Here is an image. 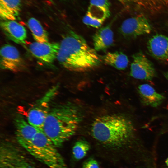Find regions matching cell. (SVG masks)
Masks as SVG:
<instances>
[{
  "mask_svg": "<svg viewBox=\"0 0 168 168\" xmlns=\"http://www.w3.org/2000/svg\"><path fill=\"white\" fill-rule=\"evenodd\" d=\"M152 29L148 19L141 14L125 20L121 25L119 30L124 37L134 38L149 34Z\"/></svg>",
  "mask_w": 168,
  "mask_h": 168,
  "instance_id": "obj_7",
  "label": "cell"
},
{
  "mask_svg": "<svg viewBox=\"0 0 168 168\" xmlns=\"http://www.w3.org/2000/svg\"><path fill=\"white\" fill-rule=\"evenodd\" d=\"M147 48L150 54L157 59L168 61V37L156 34L148 40Z\"/></svg>",
  "mask_w": 168,
  "mask_h": 168,
  "instance_id": "obj_12",
  "label": "cell"
},
{
  "mask_svg": "<svg viewBox=\"0 0 168 168\" xmlns=\"http://www.w3.org/2000/svg\"><path fill=\"white\" fill-rule=\"evenodd\" d=\"M132 57L130 75L136 79L152 80L156 76V72L151 62L141 52L135 54Z\"/></svg>",
  "mask_w": 168,
  "mask_h": 168,
  "instance_id": "obj_8",
  "label": "cell"
},
{
  "mask_svg": "<svg viewBox=\"0 0 168 168\" xmlns=\"http://www.w3.org/2000/svg\"><path fill=\"white\" fill-rule=\"evenodd\" d=\"M113 33L110 26L100 28L93 37L94 49L96 51L106 50L113 45Z\"/></svg>",
  "mask_w": 168,
  "mask_h": 168,
  "instance_id": "obj_15",
  "label": "cell"
},
{
  "mask_svg": "<svg viewBox=\"0 0 168 168\" xmlns=\"http://www.w3.org/2000/svg\"><path fill=\"white\" fill-rule=\"evenodd\" d=\"M60 43L35 42L29 46V49L36 58L46 63H53L57 59Z\"/></svg>",
  "mask_w": 168,
  "mask_h": 168,
  "instance_id": "obj_11",
  "label": "cell"
},
{
  "mask_svg": "<svg viewBox=\"0 0 168 168\" xmlns=\"http://www.w3.org/2000/svg\"><path fill=\"white\" fill-rule=\"evenodd\" d=\"M58 89V86L49 88L29 109L26 119L30 124L42 130L44 122L51 108V103Z\"/></svg>",
  "mask_w": 168,
  "mask_h": 168,
  "instance_id": "obj_6",
  "label": "cell"
},
{
  "mask_svg": "<svg viewBox=\"0 0 168 168\" xmlns=\"http://www.w3.org/2000/svg\"><path fill=\"white\" fill-rule=\"evenodd\" d=\"M1 29L10 40L17 44H24L27 38L25 28L15 20L3 21L1 22Z\"/></svg>",
  "mask_w": 168,
  "mask_h": 168,
  "instance_id": "obj_13",
  "label": "cell"
},
{
  "mask_svg": "<svg viewBox=\"0 0 168 168\" xmlns=\"http://www.w3.org/2000/svg\"><path fill=\"white\" fill-rule=\"evenodd\" d=\"M110 4L108 0H90L87 13L92 17L105 20L110 16Z\"/></svg>",
  "mask_w": 168,
  "mask_h": 168,
  "instance_id": "obj_17",
  "label": "cell"
},
{
  "mask_svg": "<svg viewBox=\"0 0 168 168\" xmlns=\"http://www.w3.org/2000/svg\"><path fill=\"white\" fill-rule=\"evenodd\" d=\"M1 68L3 70L14 72L21 70L24 62L17 48L9 44H5L0 51Z\"/></svg>",
  "mask_w": 168,
  "mask_h": 168,
  "instance_id": "obj_9",
  "label": "cell"
},
{
  "mask_svg": "<svg viewBox=\"0 0 168 168\" xmlns=\"http://www.w3.org/2000/svg\"><path fill=\"white\" fill-rule=\"evenodd\" d=\"M27 25L36 42H49L48 33L38 20L34 17L30 18L28 21Z\"/></svg>",
  "mask_w": 168,
  "mask_h": 168,
  "instance_id": "obj_19",
  "label": "cell"
},
{
  "mask_svg": "<svg viewBox=\"0 0 168 168\" xmlns=\"http://www.w3.org/2000/svg\"><path fill=\"white\" fill-rule=\"evenodd\" d=\"M25 149L48 168H68L57 147L43 130L39 131Z\"/></svg>",
  "mask_w": 168,
  "mask_h": 168,
  "instance_id": "obj_4",
  "label": "cell"
},
{
  "mask_svg": "<svg viewBox=\"0 0 168 168\" xmlns=\"http://www.w3.org/2000/svg\"><path fill=\"white\" fill-rule=\"evenodd\" d=\"M123 1H130V0H134V1H143V0H122Z\"/></svg>",
  "mask_w": 168,
  "mask_h": 168,
  "instance_id": "obj_25",
  "label": "cell"
},
{
  "mask_svg": "<svg viewBox=\"0 0 168 168\" xmlns=\"http://www.w3.org/2000/svg\"><path fill=\"white\" fill-rule=\"evenodd\" d=\"M138 91L140 101L144 106L157 107L165 99L164 95L156 92L152 86L147 84L139 85Z\"/></svg>",
  "mask_w": 168,
  "mask_h": 168,
  "instance_id": "obj_14",
  "label": "cell"
},
{
  "mask_svg": "<svg viewBox=\"0 0 168 168\" xmlns=\"http://www.w3.org/2000/svg\"><path fill=\"white\" fill-rule=\"evenodd\" d=\"M82 168H100L97 161L95 159L90 158L83 163Z\"/></svg>",
  "mask_w": 168,
  "mask_h": 168,
  "instance_id": "obj_21",
  "label": "cell"
},
{
  "mask_svg": "<svg viewBox=\"0 0 168 168\" xmlns=\"http://www.w3.org/2000/svg\"><path fill=\"white\" fill-rule=\"evenodd\" d=\"M90 148L89 143L86 141L80 140L76 142L72 147V153L74 158L77 160L84 158Z\"/></svg>",
  "mask_w": 168,
  "mask_h": 168,
  "instance_id": "obj_20",
  "label": "cell"
},
{
  "mask_svg": "<svg viewBox=\"0 0 168 168\" xmlns=\"http://www.w3.org/2000/svg\"><path fill=\"white\" fill-rule=\"evenodd\" d=\"M155 4H157L162 6L168 7V0H150Z\"/></svg>",
  "mask_w": 168,
  "mask_h": 168,
  "instance_id": "obj_22",
  "label": "cell"
},
{
  "mask_svg": "<svg viewBox=\"0 0 168 168\" xmlns=\"http://www.w3.org/2000/svg\"><path fill=\"white\" fill-rule=\"evenodd\" d=\"M82 119L81 110L70 102L51 108L44 122L42 130L57 148L73 136Z\"/></svg>",
  "mask_w": 168,
  "mask_h": 168,
  "instance_id": "obj_2",
  "label": "cell"
},
{
  "mask_svg": "<svg viewBox=\"0 0 168 168\" xmlns=\"http://www.w3.org/2000/svg\"><path fill=\"white\" fill-rule=\"evenodd\" d=\"M24 151L13 142L3 141L0 145V168H36Z\"/></svg>",
  "mask_w": 168,
  "mask_h": 168,
  "instance_id": "obj_5",
  "label": "cell"
},
{
  "mask_svg": "<svg viewBox=\"0 0 168 168\" xmlns=\"http://www.w3.org/2000/svg\"><path fill=\"white\" fill-rule=\"evenodd\" d=\"M164 74L165 77L168 81V71L165 72Z\"/></svg>",
  "mask_w": 168,
  "mask_h": 168,
  "instance_id": "obj_23",
  "label": "cell"
},
{
  "mask_svg": "<svg viewBox=\"0 0 168 168\" xmlns=\"http://www.w3.org/2000/svg\"><path fill=\"white\" fill-rule=\"evenodd\" d=\"M21 5V0H0L1 19L15 21L20 15Z\"/></svg>",
  "mask_w": 168,
  "mask_h": 168,
  "instance_id": "obj_16",
  "label": "cell"
},
{
  "mask_svg": "<svg viewBox=\"0 0 168 168\" xmlns=\"http://www.w3.org/2000/svg\"><path fill=\"white\" fill-rule=\"evenodd\" d=\"M101 58L105 63L119 70L125 69L128 63L127 56L119 51L108 52L103 56Z\"/></svg>",
  "mask_w": 168,
  "mask_h": 168,
  "instance_id": "obj_18",
  "label": "cell"
},
{
  "mask_svg": "<svg viewBox=\"0 0 168 168\" xmlns=\"http://www.w3.org/2000/svg\"><path fill=\"white\" fill-rule=\"evenodd\" d=\"M64 68L72 71L85 72L97 68L101 58L79 34L70 31L60 43L57 58Z\"/></svg>",
  "mask_w": 168,
  "mask_h": 168,
  "instance_id": "obj_1",
  "label": "cell"
},
{
  "mask_svg": "<svg viewBox=\"0 0 168 168\" xmlns=\"http://www.w3.org/2000/svg\"><path fill=\"white\" fill-rule=\"evenodd\" d=\"M15 134L18 144L24 149L30 144L39 130L30 124L21 114H17L14 119Z\"/></svg>",
  "mask_w": 168,
  "mask_h": 168,
  "instance_id": "obj_10",
  "label": "cell"
},
{
  "mask_svg": "<svg viewBox=\"0 0 168 168\" xmlns=\"http://www.w3.org/2000/svg\"><path fill=\"white\" fill-rule=\"evenodd\" d=\"M91 132L93 137L105 147L117 150L129 144L134 136V128L132 121L125 116L106 114L95 119Z\"/></svg>",
  "mask_w": 168,
  "mask_h": 168,
  "instance_id": "obj_3",
  "label": "cell"
},
{
  "mask_svg": "<svg viewBox=\"0 0 168 168\" xmlns=\"http://www.w3.org/2000/svg\"><path fill=\"white\" fill-rule=\"evenodd\" d=\"M165 163H166V165L167 167L168 168V158H167V159H166V161H165Z\"/></svg>",
  "mask_w": 168,
  "mask_h": 168,
  "instance_id": "obj_24",
  "label": "cell"
}]
</instances>
